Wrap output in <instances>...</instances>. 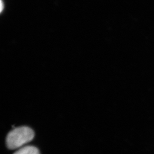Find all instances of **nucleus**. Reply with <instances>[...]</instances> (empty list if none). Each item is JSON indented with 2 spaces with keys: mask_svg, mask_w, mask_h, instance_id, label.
<instances>
[{
  "mask_svg": "<svg viewBox=\"0 0 154 154\" xmlns=\"http://www.w3.org/2000/svg\"><path fill=\"white\" fill-rule=\"evenodd\" d=\"M14 154H40L39 150L32 146H27L19 149Z\"/></svg>",
  "mask_w": 154,
  "mask_h": 154,
  "instance_id": "obj_2",
  "label": "nucleus"
},
{
  "mask_svg": "<svg viewBox=\"0 0 154 154\" xmlns=\"http://www.w3.org/2000/svg\"><path fill=\"white\" fill-rule=\"evenodd\" d=\"M34 136V131L28 127L15 128L8 134L6 138V145L11 150L20 149L32 141Z\"/></svg>",
  "mask_w": 154,
  "mask_h": 154,
  "instance_id": "obj_1",
  "label": "nucleus"
},
{
  "mask_svg": "<svg viewBox=\"0 0 154 154\" xmlns=\"http://www.w3.org/2000/svg\"><path fill=\"white\" fill-rule=\"evenodd\" d=\"M3 8H4V5H3V1H2V0H1V12H2V11H3Z\"/></svg>",
  "mask_w": 154,
  "mask_h": 154,
  "instance_id": "obj_3",
  "label": "nucleus"
}]
</instances>
